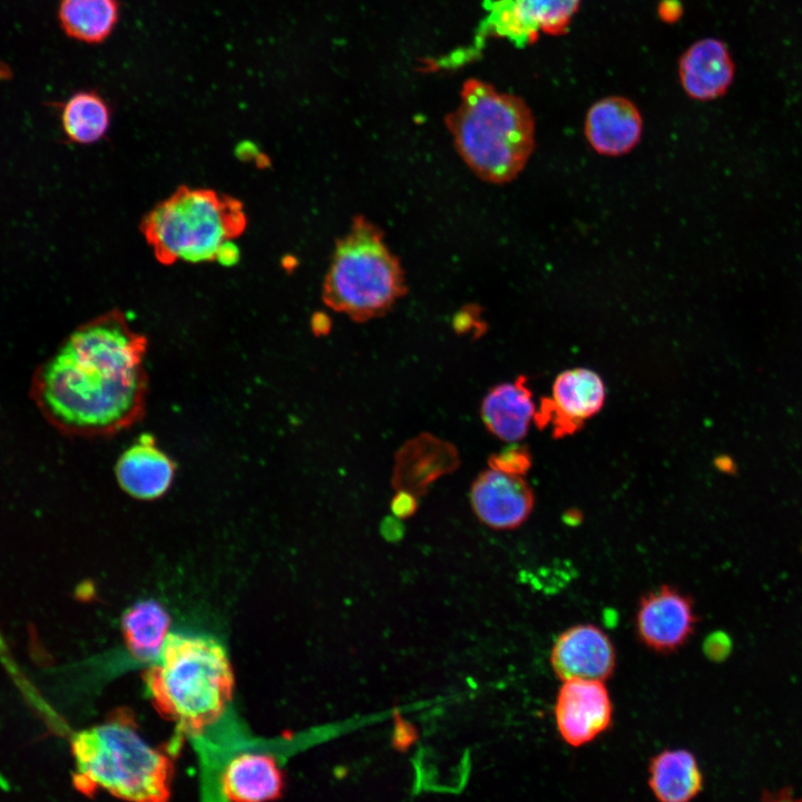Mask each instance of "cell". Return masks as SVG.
<instances>
[{
    "instance_id": "24",
    "label": "cell",
    "mask_w": 802,
    "mask_h": 802,
    "mask_svg": "<svg viewBox=\"0 0 802 802\" xmlns=\"http://www.w3.org/2000/svg\"><path fill=\"white\" fill-rule=\"evenodd\" d=\"M417 509H418L417 497L407 490H398V492L394 495V497L391 500L392 515L400 519H405V518L411 517L412 515H414Z\"/></svg>"
},
{
    "instance_id": "27",
    "label": "cell",
    "mask_w": 802,
    "mask_h": 802,
    "mask_svg": "<svg viewBox=\"0 0 802 802\" xmlns=\"http://www.w3.org/2000/svg\"><path fill=\"white\" fill-rule=\"evenodd\" d=\"M380 530L382 536L391 541L401 539L404 534V527L401 519L395 516L385 517L380 525Z\"/></svg>"
},
{
    "instance_id": "20",
    "label": "cell",
    "mask_w": 802,
    "mask_h": 802,
    "mask_svg": "<svg viewBox=\"0 0 802 802\" xmlns=\"http://www.w3.org/2000/svg\"><path fill=\"white\" fill-rule=\"evenodd\" d=\"M168 627V613L154 600L135 604L123 618L126 644L140 661L155 662L159 657Z\"/></svg>"
},
{
    "instance_id": "14",
    "label": "cell",
    "mask_w": 802,
    "mask_h": 802,
    "mask_svg": "<svg viewBox=\"0 0 802 802\" xmlns=\"http://www.w3.org/2000/svg\"><path fill=\"white\" fill-rule=\"evenodd\" d=\"M584 134L590 147L600 155L618 157L639 143L643 118L637 106L626 97L608 96L588 109Z\"/></svg>"
},
{
    "instance_id": "26",
    "label": "cell",
    "mask_w": 802,
    "mask_h": 802,
    "mask_svg": "<svg viewBox=\"0 0 802 802\" xmlns=\"http://www.w3.org/2000/svg\"><path fill=\"white\" fill-rule=\"evenodd\" d=\"M241 258V252L238 246L233 242V239H227L223 242L215 255V261H217L221 265L224 266H233L235 265Z\"/></svg>"
},
{
    "instance_id": "10",
    "label": "cell",
    "mask_w": 802,
    "mask_h": 802,
    "mask_svg": "<svg viewBox=\"0 0 802 802\" xmlns=\"http://www.w3.org/2000/svg\"><path fill=\"white\" fill-rule=\"evenodd\" d=\"M613 705L604 682L564 681L555 704V718L563 740L581 746L600 735L612 723Z\"/></svg>"
},
{
    "instance_id": "5",
    "label": "cell",
    "mask_w": 802,
    "mask_h": 802,
    "mask_svg": "<svg viewBox=\"0 0 802 802\" xmlns=\"http://www.w3.org/2000/svg\"><path fill=\"white\" fill-rule=\"evenodd\" d=\"M405 292L402 266L383 232L364 216H355L349 232L336 241L323 282V302L355 322H365L388 313Z\"/></svg>"
},
{
    "instance_id": "19",
    "label": "cell",
    "mask_w": 802,
    "mask_h": 802,
    "mask_svg": "<svg viewBox=\"0 0 802 802\" xmlns=\"http://www.w3.org/2000/svg\"><path fill=\"white\" fill-rule=\"evenodd\" d=\"M648 785L662 802H687L701 792L703 775L689 751L666 750L651 760Z\"/></svg>"
},
{
    "instance_id": "4",
    "label": "cell",
    "mask_w": 802,
    "mask_h": 802,
    "mask_svg": "<svg viewBox=\"0 0 802 802\" xmlns=\"http://www.w3.org/2000/svg\"><path fill=\"white\" fill-rule=\"evenodd\" d=\"M74 785L85 794L107 791L123 800H167L173 774L168 756L151 747L125 715L80 731L71 741Z\"/></svg>"
},
{
    "instance_id": "2",
    "label": "cell",
    "mask_w": 802,
    "mask_h": 802,
    "mask_svg": "<svg viewBox=\"0 0 802 802\" xmlns=\"http://www.w3.org/2000/svg\"><path fill=\"white\" fill-rule=\"evenodd\" d=\"M459 98L446 116L457 153L480 179L510 183L536 146L531 109L522 98L476 78L463 82Z\"/></svg>"
},
{
    "instance_id": "22",
    "label": "cell",
    "mask_w": 802,
    "mask_h": 802,
    "mask_svg": "<svg viewBox=\"0 0 802 802\" xmlns=\"http://www.w3.org/2000/svg\"><path fill=\"white\" fill-rule=\"evenodd\" d=\"M61 125L68 139L89 145L99 141L110 125V109L95 91H79L63 105Z\"/></svg>"
},
{
    "instance_id": "18",
    "label": "cell",
    "mask_w": 802,
    "mask_h": 802,
    "mask_svg": "<svg viewBox=\"0 0 802 802\" xmlns=\"http://www.w3.org/2000/svg\"><path fill=\"white\" fill-rule=\"evenodd\" d=\"M284 780L274 757L261 753H243L223 767L221 790L229 801H265L281 795Z\"/></svg>"
},
{
    "instance_id": "13",
    "label": "cell",
    "mask_w": 802,
    "mask_h": 802,
    "mask_svg": "<svg viewBox=\"0 0 802 802\" xmlns=\"http://www.w3.org/2000/svg\"><path fill=\"white\" fill-rule=\"evenodd\" d=\"M459 466V453L451 442L422 432L405 441L395 452L392 486L420 497L433 481L453 472Z\"/></svg>"
},
{
    "instance_id": "9",
    "label": "cell",
    "mask_w": 802,
    "mask_h": 802,
    "mask_svg": "<svg viewBox=\"0 0 802 802\" xmlns=\"http://www.w3.org/2000/svg\"><path fill=\"white\" fill-rule=\"evenodd\" d=\"M696 614L692 599L664 585L644 595L636 610L635 627L640 642L658 653L682 647L692 636Z\"/></svg>"
},
{
    "instance_id": "12",
    "label": "cell",
    "mask_w": 802,
    "mask_h": 802,
    "mask_svg": "<svg viewBox=\"0 0 802 802\" xmlns=\"http://www.w3.org/2000/svg\"><path fill=\"white\" fill-rule=\"evenodd\" d=\"M470 500L478 519L493 529H515L530 516L535 496L522 476L495 469L485 470L475 479Z\"/></svg>"
},
{
    "instance_id": "21",
    "label": "cell",
    "mask_w": 802,
    "mask_h": 802,
    "mask_svg": "<svg viewBox=\"0 0 802 802\" xmlns=\"http://www.w3.org/2000/svg\"><path fill=\"white\" fill-rule=\"evenodd\" d=\"M119 16L116 0H60L58 19L65 33L88 43L105 40Z\"/></svg>"
},
{
    "instance_id": "1",
    "label": "cell",
    "mask_w": 802,
    "mask_h": 802,
    "mask_svg": "<svg viewBox=\"0 0 802 802\" xmlns=\"http://www.w3.org/2000/svg\"><path fill=\"white\" fill-rule=\"evenodd\" d=\"M146 348L117 309L81 325L37 370L31 393L38 408L69 433L126 427L143 409Z\"/></svg>"
},
{
    "instance_id": "25",
    "label": "cell",
    "mask_w": 802,
    "mask_h": 802,
    "mask_svg": "<svg viewBox=\"0 0 802 802\" xmlns=\"http://www.w3.org/2000/svg\"><path fill=\"white\" fill-rule=\"evenodd\" d=\"M731 648V639L724 633H714L710 635L704 644L705 654L713 661H721L727 657Z\"/></svg>"
},
{
    "instance_id": "8",
    "label": "cell",
    "mask_w": 802,
    "mask_h": 802,
    "mask_svg": "<svg viewBox=\"0 0 802 802\" xmlns=\"http://www.w3.org/2000/svg\"><path fill=\"white\" fill-rule=\"evenodd\" d=\"M581 0H498L485 21L488 33L517 45H529L540 33L561 36L579 9Z\"/></svg>"
},
{
    "instance_id": "11",
    "label": "cell",
    "mask_w": 802,
    "mask_h": 802,
    "mask_svg": "<svg viewBox=\"0 0 802 802\" xmlns=\"http://www.w3.org/2000/svg\"><path fill=\"white\" fill-rule=\"evenodd\" d=\"M554 673L564 682L591 679L604 682L612 676L616 654L610 638L591 624H579L563 632L550 655Z\"/></svg>"
},
{
    "instance_id": "17",
    "label": "cell",
    "mask_w": 802,
    "mask_h": 802,
    "mask_svg": "<svg viewBox=\"0 0 802 802\" xmlns=\"http://www.w3.org/2000/svg\"><path fill=\"white\" fill-rule=\"evenodd\" d=\"M173 476V462L150 437H141L120 456L116 464L120 487L137 499L160 497L169 488Z\"/></svg>"
},
{
    "instance_id": "23",
    "label": "cell",
    "mask_w": 802,
    "mask_h": 802,
    "mask_svg": "<svg viewBox=\"0 0 802 802\" xmlns=\"http://www.w3.org/2000/svg\"><path fill=\"white\" fill-rule=\"evenodd\" d=\"M489 468L522 476L531 466V454L526 446L511 444L488 458Z\"/></svg>"
},
{
    "instance_id": "16",
    "label": "cell",
    "mask_w": 802,
    "mask_h": 802,
    "mask_svg": "<svg viewBox=\"0 0 802 802\" xmlns=\"http://www.w3.org/2000/svg\"><path fill=\"white\" fill-rule=\"evenodd\" d=\"M536 410L527 378L520 375L514 382L495 385L487 393L481 403V418L490 433L516 442L527 434Z\"/></svg>"
},
{
    "instance_id": "15",
    "label": "cell",
    "mask_w": 802,
    "mask_h": 802,
    "mask_svg": "<svg viewBox=\"0 0 802 802\" xmlns=\"http://www.w3.org/2000/svg\"><path fill=\"white\" fill-rule=\"evenodd\" d=\"M734 75L732 55L727 46L716 38L694 42L678 60L681 86L695 100L710 101L724 96Z\"/></svg>"
},
{
    "instance_id": "6",
    "label": "cell",
    "mask_w": 802,
    "mask_h": 802,
    "mask_svg": "<svg viewBox=\"0 0 802 802\" xmlns=\"http://www.w3.org/2000/svg\"><path fill=\"white\" fill-rule=\"evenodd\" d=\"M243 204L209 188L179 186L141 219L140 229L163 265L215 260L219 245L246 228Z\"/></svg>"
},
{
    "instance_id": "3",
    "label": "cell",
    "mask_w": 802,
    "mask_h": 802,
    "mask_svg": "<svg viewBox=\"0 0 802 802\" xmlns=\"http://www.w3.org/2000/svg\"><path fill=\"white\" fill-rule=\"evenodd\" d=\"M145 682L157 711L188 734L213 725L233 692L225 649L204 635L168 634Z\"/></svg>"
},
{
    "instance_id": "7",
    "label": "cell",
    "mask_w": 802,
    "mask_h": 802,
    "mask_svg": "<svg viewBox=\"0 0 802 802\" xmlns=\"http://www.w3.org/2000/svg\"><path fill=\"white\" fill-rule=\"evenodd\" d=\"M605 398L598 373L586 368L566 370L555 379L551 397L540 401L534 422L538 428L550 426L555 438L570 436L603 408Z\"/></svg>"
}]
</instances>
